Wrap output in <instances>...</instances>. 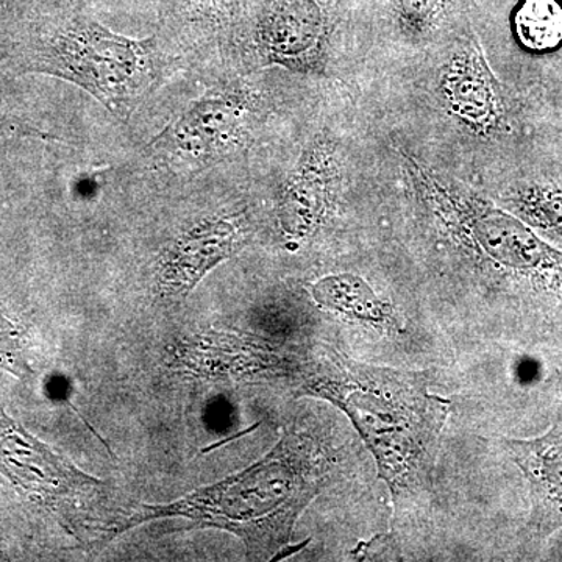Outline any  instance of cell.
I'll return each instance as SVG.
<instances>
[{
	"label": "cell",
	"mask_w": 562,
	"mask_h": 562,
	"mask_svg": "<svg viewBox=\"0 0 562 562\" xmlns=\"http://www.w3.org/2000/svg\"><path fill=\"white\" fill-rule=\"evenodd\" d=\"M180 362L202 376H246L255 373L283 371L284 360L268 344L251 336L210 333L183 346Z\"/></svg>",
	"instance_id": "obj_11"
},
{
	"label": "cell",
	"mask_w": 562,
	"mask_h": 562,
	"mask_svg": "<svg viewBox=\"0 0 562 562\" xmlns=\"http://www.w3.org/2000/svg\"><path fill=\"white\" fill-rule=\"evenodd\" d=\"M505 210L562 250V176L531 173L502 191Z\"/></svg>",
	"instance_id": "obj_13"
},
{
	"label": "cell",
	"mask_w": 562,
	"mask_h": 562,
	"mask_svg": "<svg viewBox=\"0 0 562 562\" xmlns=\"http://www.w3.org/2000/svg\"><path fill=\"white\" fill-rule=\"evenodd\" d=\"M338 183L335 146L317 138L292 172L281 201V222L292 236L310 235L324 220Z\"/></svg>",
	"instance_id": "obj_10"
},
{
	"label": "cell",
	"mask_w": 562,
	"mask_h": 562,
	"mask_svg": "<svg viewBox=\"0 0 562 562\" xmlns=\"http://www.w3.org/2000/svg\"><path fill=\"white\" fill-rule=\"evenodd\" d=\"M324 479L313 443L286 430L246 471L166 505H140L111 538L149 520L184 517L195 528H220L241 539L247 560L277 561L305 546L291 547L292 530L319 495Z\"/></svg>",
	"instance_id": "obj_2"
},
{
	"label": "cell",
	"mask_w": 562,
	"mask_h": 562,
	"mask_svg": "<svg viewBox=\"0 0 562 562\" xmlns=\"http://www.w3.org/2000/svg\"><path fill=\"white\" fill-rule=\"evenodd\" d=\"M353 560L357 561H397L401 560V549L391 535L373 536L371 541L360 542L353 549Z\"/></svg>",
	"instance_id": "obj_17"
},
{
	"label": "cell",
	"mask_w": 562,
	"mask_h": 562,
	"mask_svg": "<svg viewBox=\"0 0 562 562\" xmlns=\"http://www.w3.org/2000/svg\"><path fill=\"white\" fill-rule=\"evenodd\" d=\"M299 391L349 417L398 509L424 501L452 406L428 390L424 372L366 364L327 347L306 366Z\"/></svg>",
	"instance_id": "obj_1"
},
{
	"label": "cell",
	"mask_w": 562,
	"mask_h": 562,
	"mask_svg": "<svg viewBox=\"0 0 562 562\" xmlns=\"http://www.w3.org/2000/svg\"><path fill=\"white\" fill-rule=\"evenodd\" d=\"M530 492L528 531L547 539L562 528V420L536 438L503 439Z\"/></svg>",
	"instance_id": "obj_7"
},
{
	"label": "cell",
	"mask_w": 562,
	"mask_h": 562,
	"mask_svg": "<svg viewBox=\"0 0 562 562\" xmlns=\"http://www.w3.org/2000/svg\"><path fill=\"white\" fill-rule=\"evenodd\" d=\"M250 114V101L239 92L210 94L192 103L151 140L150 147L191 165H205L243 139Z\"/></svg>",
	"instance_id": "obj_5"
},
{
	"label": "cell",
	"mask_w": 562,
	"mask_h": 562,
	"mask_svg": "<svg viewBox=\"0 0 562 562\" xmlns=\"http://www.w3.org/2000/svg\"><path fill=\"white\" fill-rule=\"evenodd\" d=\"M0 369L24 379L32 375L25 355L24 336L13 322L0 313Z\"/></svg>",
	"instance_id": "obj_16"
},
{
	"label": "cell",
	"mask_w": 562,
	"mask_h": 562,
	"mask_svg": "<svg viewBox=\"0 0 562 562\" xmlns=\"http://www.w3.org/2000/svg\"><path fill=\"white\" fill-rule=\"evenodd\" d=\"M246 241L244 220L217 217L195 225L162 254L158 284L169 295H184L220 262L231 258Z\"/></svg>",
	"instance_id": "obj_8"
},
{
	"label": "cell",
	"mask_w": 562,
	"mask_h": 562,
	"mask_svg": "<svg viewBox=\"0 0 562 562\" xmlns=\"http://www.w3.org/2000/svg\"><path fill=\"white\" fill-rule=\"evenodd\" d=\"M422 199L443 231L471 251L502 290L528 305L562 313V250L508 210L406 157Z\"/></svg>",
	"instance_id": "obj_3"
},
{
	"label": "cell",
	"mask_w": 562,
	"mask_h": 562,
	"mask_svg": "<svg viewBox=\"0 0 562 562\" xmlns=\"http://www.w3.org/2000/svg\"><path fill=\"white\" fill-rule=\"evenodd\" d=\"M331 0H273L266 11V43L286 57L313 50L330 24Z\"/></svg>",
	"instance_id": "obj_12"
},
{
	"label": "cell",
	"mask_w": 562,
	"mask_h": 562,
	"mask_svg": "<svg viewBox=\"0 0 562 562\" xmlns=\"http://www.w3.org/2000/svg\"><path fill=\"white\" fill-rule=\"evenodd\" d=\"M442 87L450 111L465 127L480 135L505 128V95L475 41H468L457 52L443 72Z\"/></svg>",
	"instance_id": "obj_9"
},
{
	"label": "cell",
	"mask_w": 562,
	"mask_h": 562,
	"mask_svg": "<svg viewBox=\"0 0 562 562\" xmlns=\"http://www.w3.org/2000/svg\"><path fill=\"white\" fill-rule=\"evenodd\" d=\"M513 29L525 49L557 50L562 46L561 0H520L514 10Z\"/></svg>",
	"instance_id": "obj_15"
},
{
	"label": "cell",
	"mask_w": 562,
	"mask_h": 562,
	"mask_svg": "<svg viewBox=\"0 0 562 562\" xmlns=\"http://www.w3.org/2000/svg\"><path fill=\"white\" fill-rule=\"evenodd\" d=\"M0 472L14 486L49 505L102 484L101 480L81 472L72 462L55 453L2 409Z\"/></svg>",
	"instance_id": "obj_6"
},
{
	"label": "cell",
	"mask_w": 562,
	"mask_h": 562,
	"mask_svg": "<svg viewBox=\"0 0 562 562\" xmlns=\"http://www.w3.org/2000/svg\"><path fill=\"white\" fill-rule=\"evenodd\" d=\"M312 292L317 305L328 312L372 325H386L392 321L390 306L376 297L364 280L349 273L322 279Z\"/></svg>",
	"instance_id": "obj_14"
},
{
	"label": "cell",
	"mask_w": 562,
	"mask_h": 562,
	"mask_svg": "<svg viewBox=\"0 0 562 562\" xmlns=\"http://www.w3.org/2000/svg\"><path fill=\"white\" fill-rule=\"evenodd\" d=\"M35 65L79 85L120 117L131 116L160 76L154 40L116 35L90 20L58 33L38 50Z\"/></svg>",
	"instance_id": "obj_4"
}]
</instances>
